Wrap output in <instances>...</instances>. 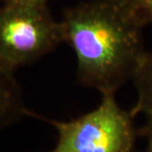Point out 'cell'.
Wrapping results in <instances>:
<instances>
[{
	"instance_id": "obj_2",
	"label": "cell",
	"mask_w": 152,
	"mask_h": 152,
	"mask_svg": "<svg viewBox=\"0 0 152 152\" xmlns=\"http://www.w3.org/2000/svg\"><path fill=\"white\" fill-rule=\"evenodd\" d=\"M100 104L70 121L47 119L27 109L26 116L41 119L57 132L49 152H134L138 132L131 111L120 107L114 93L101 94Z\"/></svg>"
},
{
	"instance_id": "obj_7",
	"label": "cell",
	"mask_w": 152,
	"mask_h": 152,
	"mask_svg": "<svg viewBox=\"0 0 152 152\" xmlns=\"http://www.w3.org/2000/svg\"><path fill=\"white\" fill-rule=\"evenodd\" d=\"M145 124L140 131L138 134L146 138V146L141 152H152V110L145 113Z\"/></svg>"
},
{
	"instance_id": "obj_3",
	"label": "cell",
	"mask_w": 152,
	"mask_h": 152,
	"mask_svg": "<svg viewBox=\"0 0 152 152\" xmlns=\"http://www.w3.org/2000/svg\"><path fill=\"white\" fill-rule=\"evenodd\" d=\"M63 42L48 5L0 4V68L13 73Z\"/></svg>"
},
{
	"instance_id": "obj_8",
	"label": "cell",
	"mask_w": 152,
	"mask_h": 152,
	"mask_svg": "<svg viewBox=\"0 0 152 152\" xmlns=\"http://www.w3.org/2000/svg\"><path fill=\"white\" fill-rule=\"evenodd\" d=\"M49 0H0V4H27L45 5Z\"/></svg>"
},
{
	"instance_id": "obj_1",
	"label": "cell",
	"mask_w": 152,
	"mask_h": 152,
	"mask_svg": "<svg viewBox=\"0 0 152 152\" xmlns=\"http://www.w3.org/2000/svg\"><path fill=\"white\" fill-rule=\"evenodd\" d=\"M63 42L77 57V80L101 93H116L134 80L146 54L142 28L125 0H90L66 9Z\"/></svg>"
},
{
	"instance_id": "obj_6",
	"label": "cell",
	"mask_w": 152,
	"mask_h": 152,
	"mask_svg": "<svg viewBox=\"0 0 152 152\" xmlns=\"http://www.w3.org/2000/svg\"><path fill=\"white\" fill-rule=\"evenodd\" d=\"M129 10L142 27L152 24V0H125Z\"/></svg>"
},
{
	"instance_id": "obj_5",
	"label": "cell",
	"mask_w": 152,
	"mask_h": 152,
	"mask_svg": "<svg viewBox=\"0 0 152 152\" xmlns=\"http://www.w3.org/2000/svg\"><path fill=\"white\" fill-rule=\"evenodd\" d=\"M132 82L137 90V100L130 111L135 117L152 110V52H146Z\"/></svg>"
},
{
	"instance_id": "obj_4",
	"label": "cell",
	"mask_w": 152,
	"mask_h": 152,
	"mask_svg": "<svg viewBox=\"0 0 152 152\" xmlns=\"http://www.w3.org/2000/svg\"><path fill=\"white\" fill-rule=\"evenodd\" d=\"M26 112L21 87L14 74L0 68V131L26 116Z\"/></svg>"
}]
</instances>
